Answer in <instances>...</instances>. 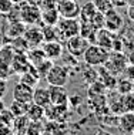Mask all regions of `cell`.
<instances>
[{
    "label": "cell",
    "instance_id": "6da1fadb",
    "mask_svg": "<svg viewBox=\"0 0 134 135\" xmlns=\"http://www.w3.org/2000/svg\"><path fill=\"white\" fill-rule=\"evenodd\" d=\"M110 53L108 50L103 49V47L97 46V44H90L87 47V50L83 54V60L84 63L90 65V67H99V65H104L107 63Z\"/></svg>",
    "mask_w": 134,
    "mask_h": 135
},
{
    "label": "cell",
    "instance_id": "7a4b0ae2",
    "mask_svg": "<svg viewBox=\"0 0 134 135\" xmlns=\"http://www.w3.org/2000/svg\"><path fill=\"white\" fill-rule=\"evenodd\" d=\"M19 6V17L20 21H23L26 26H31V24H41V10L39 4L30 2H24Z\"/></svg>",
    "mask_w": 134,
    "mask_h": 135
},
{
    "label": "cell",
    "instance_id": "3957f363",
    "mask_svg": "<svg viewBox=\"0 0 134 135\" xmlns=\"http://www.w3.org/2000/svg\"><path fill=\"white\" fill-rule=\"evenodd\" d=\"M59 31V40H67L73 36L80 34V19H68V17H60V20L56 24Z\"/></svg>",
    "mask_w": 134,
    "mask_h": 135
},
{
    "label": "cell",
    "instance_id": "277c9868",
    "mask_svg": "<svg viewBox=\"0 0 134 135\" xmlns=\"http://www.w3.org/2000/svg\"><path fill=\"white\" fill-rule=\"evenodd\" d=\"M70 78V71L66 65H54L50 68V71L46 74L44 80L49 85H66Z\"/></svg>",
    "mask_w": 134,
    "mask_h": 135
},
{
    "label": "cell",
    "instance_id": "5b68a950",
    "mask_svg": "<svg viewBox=\"0 0 134 135\" xmlns=\"http://www.w3.org/2000/svg\"><path fill=\"white\" fill-rule=\"evenodd\" d=\"M89 46H90V41L80 34L73 36V37L66 40V49H67L68 54L76 58L83 57V54H84V51L87 50Z\"/></svg>",
    "mask_w": 134,
    "mask_h": 135
},
{
    "label": "cell",
    "instance_id": "8992f818",
    "mask_svg": "<svg viewBox=\"0 0 134 135\" xmlns=\"http://www.w3.org/2000/svg\"><path fill=\"white\" fill-rule=\"evenodd\" d=\"M123 26H124V19H123V16L117 12L115 7L104 14V27H106L107 30H110L111 33L117 34V33L123 28Z\"/></svg>",
    "mask_w": 134,
    "mask_h": 135
},
{
    "label": "cell",
    "instance_id": "52a82bcc",
    "mask_svg": "<svg viewBox=\"0 0 134 135\" xmlns=\"http://www.w3.org/2000/svg\"><path fill=\"white\" fill-rule=\"evenodd\" d=\"M57 12L60 17L76 19L80 14V6L76 0H57Z\"/></svg>",
    "mask_w": 134,
    "mask_h": 135
},
{
    "label": "cell",
    "instance_id": "ba28073f",
    "mask_svg": "<svg viewBox=\"0 0 134 135\" xmlns=\"http://www.w3.org/2000/svg\"><path fill=\"white\" fill-rule=\"evenodd\" d=\"M33 91H34L33 87L26 85L23 83H17L13 88V93H12L13 100L30 104V103H33Z\"/></svg>",
    "mask_w": 134,
    "mask_h": 135
},
{
    "label": "cell",
    "instance_id": "9c48e42d",
    "mask_svg": "<svg viewBox=\"0 0 134 135\" xmlns=\"http://www.w3.org/2000/svg\"><path fill=\"white\" fill-rule=\"evenodd\" d=\"M23 37L27 41L29 47H39L43 43V34L41 28L37 24H31V26H26L23 33Z\"/></svg>",
    "mask_w": 134,
    "mask_h": 135
},
{
    "label": "cell",
    "instance_id": "30bf717a",
    "mask_svg": "<svg viewBox=\"0 0 134 135\" xmlns=\"http://www.w3.org/2000/svg\"><path fill=\"white\" fill-rule=\"evenodd\" d=\"M41 49L44 56L50 60H57L63 56V44L60 40H52V41H43Z\"/></svg>",
    "mask_w": 134,
    "mask_h": 135
},
{
    "label": "cell",
    "instance_id": "8fae6325",
    "mask_svg": "<svg viewBox=\"0 0 134 135\" xmlns=\"http://www.w3.org/2000/svg\"><path fill=\"white\" fill-rule=\"evenodd\" d=\"M50 100L54 105H67L68 94L66 91V85H49Z\"/></svg>",
    "mask_w": 134,
    "mask_h": 135
},
{
    "label": "cell",
    "instance_id": "7c38bea8",
    "mask_svg": "<svg viewBox=\"0 0 134 135\" xmlns=\"http://www.w3.org/2000/svg\"><path fill=\"white\" fill-rule=\"evenodd\" d=\"M113 41H114V33H111L110 30H107L106 27L99 28V30H97L94 44L103 47V49H106V50H111V47H113Z\"/></svg>",
    "mask_w": 134,
    "mask_h": 135
},
{
    "label": "cell",
    "instance_id": "4fadbf2b",
    "mask_svg": "<svg viewBox=\"0 0 134 135\" xmlns=\"http://www.w3.org/2000/svg\"><path fill=\"white\" fill-rule=\"evenodd\" d=\"M117 127L121 132L133 134V131H134V112L133 111L121 112L120 117L117 118Z\"/></svg>",
    "mask_w": 134,
    "mask_h": 135
},
{
    "label": "cell",
    "instance_id": "5bb4252c",
    "mask_svg": "<svg viewBox=\"0 0 134 135\" xmlns=\"http://www.w3.org/2000/svg\"><path fill=\"white\" fill-rule=\"evenodd\" d=\"M30 67H31V64H30V61H29L26 53H16L14 54V58L12 61L13 74H19L20 75L21 73L27 71Z\"/></svg>",
    "mask_w": 134,
    "mask_h": 135
},
{
    "label": "cell",
    "instance_id": "9a60e30c",
    "mask_svg": "<svg viewBox=\"0 0 134 135\" xmlns=\"http://www.w3.org/2000/svg\"><path fill=\"white\" fill-rule=\"evenodd\" d=\"M33 103L41 105V107H44V108L47 107V105L52 104L49 88H46V87H34V91H33Z\"/></svg>",
    "mask_w": 134,
    "mask_h": 135
},
{
    "label": "cell",
    "instance_id": "2e32d148",
    "mask_svg": "<svg viewBox=\"0 0 134 135\" xmlns=\"http://www.w3.org/2000/svg\"><path fill=\"white\" fill-rule=\"evenodd\" d=\"M19 78H20V83L26 84V85H30V87H33V88H34V87H37L39 81H40V75L37 74L34 65H31L27 71L21 73Z\"/></svg>",
    "mask_w": 134,
    "mask_h": 135
},
{
    "label": "cell",
    "instance_id": "e0dca14e",
    "mask_svg": "<svg viewBox=\"0 0 134 135\" xmlns=\"http://www.w3.org/2000/svg\"><path fill=\"white\" fill-rule=\"evenodd\" d=\"M24 28H26V24L23 21L17 20V21H9V26L6 27V33L4 36L9 38H14L19 37V36H23Z\"/></svg>",
    "mask_w": 134,
    "mask_h": 135
},
{
    "label": "cell",
    "instance_id": "ac0fdd59",
    "mask_svg": "<svg viewBox=\"0 0 134 135\" xmlns=\"http://www.w3.org/2000/svg\"><path fill=\"white\" fill-rule=\"evenodd\" d=\"M40 10H41V24H52V26H56L57 21L60 20V14L57 12V7L40 9Z\"/></svg>",
    "mask_w": 134,
    "mask_h": 135
},
{
    "label": "cell",
    "instance_id": "d6986e66",
    "mask_svg": "<svg viewBox=\"0 0 134 135\" xmlns=\"http://www.w3.org/2000/svg\"><path fill=\"white\" fill-rule=\"evenodd\" d=\"M26 115L30 121H41L46 115V109H44V107H41V105H39V104L30 103Z\"/></svg>",
    "mask_w": 134,
    "mask_h": 135
},
{
    "label": "cell",
    "instance_id": "ffe728a7",
    "mask_svg": "<svg viewBox=\"0 0 134 135\" xmlns=\"http://www.w3.org/2000/svg\"><path fill=\"white\" fill-rule=\"evenodd\" d=\"M14 49L12 44H3L0 47V65H12V61L14 58Z\"/></svg>",
    "mask_w": 134,
    "mask_h": 135
},
{
    "label": "cell",
    "instance_id": "44dd1931",
    "mask_svg": "<svg viewBox=\"0 0 134 135\" xmlns=\"http://www.w3.org/2000/svg\"><path fill=\"white\" fill-rule=\"evenodd\" d=\"M96 33L97 28L90 21H80V36L87 38L90 44H94V41H96Z\"/></svg>",
    "mask_w": 134,
    "mask_h": 135
},
{
    "label": "cell",
    "instance_id": "7402d4cb",
    "mask_svg": "<svg viewBox=\"0 0 134 135\" xmlns=\"http://www.w3.org/2000/svg\"><path fill=\"white\" fill-rule=\"evenodd\" d=\"M29 122H30V119L27 118V115L14 117L13 124H12V132H14V134H26Z\"/></svg>",
    "mask_w": 134,
    "mask_h": 135
},
{
    "label": "cell",
    "instance_id": "603a6c76",
    "mask_svg": "<svg viewBox=\"0 0 134 135\" xmlns=\"http://www.w3.org/2000/svg\"><path fill=\"white\" fill-rule=\"evenodd\" d=\"M26 54H27V58H29V61H30L31 65H37L39 63H41L44 58H47L40 46L39 47H30L26 51Z\"/></svg>",
    "mask_w": 134,
    "mask_h": 135
},
{
    "label": "cell",
    "instance_id": "cb8c5ba5",
    "mask_svg": "<svg viewBox=\"0 0 134 135\" xmlns=\"http://www.w3.org/2000/svg\"><path fill=\"white\" fill-rule=\"evenodd\" d=\"M96 13H97V9H96V6H94V3L90 0V2H87L86 4H83L80 7L78 19H80V21H91L93 16Z\"/></svg>",
    "mask_w": 134,
    "mask_h": 135
},
{
    "label": "cell",
    "instance_id": "d4e9b609",
    "mask_svg": "<svg viewBox=\"0 0 134 135\" xmlns=\"http://www.w3.org/2000/svg\"><path fill=\"white\" fill-rule=\"evenodd\" d=\"M41 34H43V41H52V40H59V31H57L56 26L52 24H43Z\"/></svg>",
    "mask_w": 134,
    "mask_h": 135
},
{
    "label": "cell",
    "instance_id": "484cf974",
    "mask_svg": "<svg viewBox=\"0 0 134 135\" xmlns=\"http://www.w3.org/2000/svg\"><path fill=\"white\" fill-rule=\"evenodd\" d=\"M27 108H29V104H26V103H21V101H16V100H13V103L9 105V109L12 111V114H13L14 117H19V115H26Z\"/></svg>",
    "mask_w": 134,
    "mask_h": 135
},
{
    "label": "cell",
    "instance_id": "4316f807",
    "mask_svg": "<svg viewBox=\"0 0 134 135\" xmlns=\"http://www.w3.org/2000/svg\"><path fill=\"white\" fill-rule=\"evenodd\" d=\"M52 67H53V60H50V58H44L41 63L34 65V68H36V71H37V74L40 75V78H44L46 74L50 71Z\"/></svg>",
    "mask_w": 134,
    "mask_h": 135
},
{
    "label": "cell",
    "instance_id": "83f0119b",
    "mask_svg": "<svg viewBox=\"0 0 134 135\" xmlns=\"http://www.w3.org/2000/svg\"><path fill=\"white\" fill-rule=\"evenodd\" d=\"M27 135H40L44 134V124H41V121H30L26 131Z\"/></svg>",
    "mask_w": 134,
    "mask_h": 135
},
{
    "label": "cell",
    "instance_id": "f1b7e54d",
    "mask_svg": "<svg viewBox=\"0 0 134 135\" xmlns=\"http://www.w3.org/2000/svg\"><path fill=\"white\" fill-rule=\"evenodd\" d=\"M121 107H123V112L134 111V94H131V93L123 94V97H121Z\"/></svg>",
    "mask_w": 134,
    "mask_h": 135
},
{
    "label": "cell",
    "instance_id": "f546056e",
    "mask_svg": "<svg viewBox=\"0 0 134 135\" xmlns=\"http://www.w3.org/2000/svg\"><path fill=\"white\" fill-rule=\"evenodd\" d=\"M94 3V6H96V9L101 12L103 14H106L107 12H110L111 9H114L113 3H111V0H91Z\"/></svg>",
    "mask_w": 134,
    "mask_h": 135
},
{
    "label": "cell",
    "instance_id": "4dcf8cb0",
    "mask_svg": "<svg viewBox=\"0 0 134 135\" xmlns=\"http://www.w3.org/2000/svg\"><path fill=\"white\" fill-rule=\"evenodd\" d=\"M133 81H130V80H121V81H117L115 83V87H117V90H118V93L121 94H128V93H131V90H133Z\"/></svg>",
    "mask_w": 134,
    "mask_h": 135
},
{
    "label": "cell",
    "instance_id": "1f68e13d",
    "mask_svg": "<svg viewBox=\"0 0 134 135\" xmlns=\"http://www.w3.org/2000/svg\"><path fill=\"white\" fill-rule=\"evenodd\" d=\"M0 119H2V121L4 122L7 127H10V128H12V124H13L14 115L12 114V111H10L9 108H4L2 112H0Z\"/></svg>",
    "mask_w": 134,
    "mask_h": 135
},
{
    "label": "cell",
    "instance_id": "d6a6232c",
    "mask_svg": "<svg viewBox=\"0 0 134 135\" xmlns=\"http://www.w3.org/2000/svg\"><path fill=\"white\" fill-rule=\"evenodd\" d=\"M90 23H91L93 26L97 28V30H99V28H103L104 27V14L97 10V13L93 16V19H91Z\"/></svg>",
    "mask_w": 134,
    "mask_h": 135
},
{
    "label": "cell",
    "instance_id": "836d02e7",
    "mask_svg": "<svg viewBox=\"0 0 134 135\" xmlns=\"http://www.w3.org/2000/svg\"><path fill=\"white\" fill-rule=\"evenodd\" d=\"M14 6L16 4L13 3V0H0V13H2L3 16H6Z\"/></svg>",
    "mask_w": 134,
    "mask_h": 135
},
{
    "label": "cell",
    "instance_id": "e575fe53",
    "mask_svg": "<svg viewBox=\"0 0 134 135\" xmlns=\"http://www.w3.org/2000/svg\"><path fill=\"white\" fill-rule=\"evenodd\" d=\"M12 74H13L12 65H0V78L7 80Z\"/></svg>",
    "mask_w": 134,
    "mask_h": 135
},
{
    "label": "cell",
    "instance_id": "d590c367",
    "mask_svg": "<svg viewBox=\"0 0 134 135\" xmlns=\"http://www.w3.org/2000/svg\"><path fill=\"white\" fill-rule=\"evenodd\" d=\"M7 93V80L0 78V98H3Z\"/></svg>",
    "mask_w": 134,
    "mask_h": 135
},
{
    "label": "cell",
    "instance_id": "8d00e7d4",
    "mask_svg": "<svg viewBox=\"0 0 134 135\" xmlns=\"http://www.w3.org/2000/svg\"><path fill=\"white\" fill-rule=\"evenodd\" d=\"M113 6L115 9H121V7H127V0H111Z\"/></svg>",
    "mask_w": 134,
    "mask_h": 135
},
{
    "label": "cell",
    "instance_id": "74e56055",
    "mask_svg": "<svg viewBox=\"0 0 134 135\" xmlns=\"http://www.w3.org/2000/svg\"><path fill=\"white\" fill-rule=\"evenodd\" d=\"M127 17L134 21V4H127Z\"/></svg>",
    "mask_w": 134,
    "mask_h": 135
},
{
    "label": "cell",
    "instance_id": "f35d334b",
    "mask_svg": "<svg viewBox=\"0 0 134 135\" xmlns=\"http://www.w3.org/2000/svg\"><path fill=\"white\" fill-rule=\"evenodd\" d=\"M127 63L131 64V67H134V50L133 51H130V54L127 56Z\"/></svg>",
    "mask_w": 134,
    "mask_h": 135
},
{
    "label": "cell",
    "instance_id": "ab89813d",
    "mask_svg": "<svg viewBox=\"0 0 134 135\" xmlns=\"http://www.w3.org/2000/svg\"><path fill=\"white\" fill-rule=\"evenodd\" d=\"M4 43H6V36H4L3 31H0V47L4 44Z\"/></svg>",
    "mask_w": 134,
    "mask_h": 135
},
{
    "label": "cell",
    "instance_id": "60d3db41",
    "mask_svg": "<svg viewBox=\"0 0 134 135\" xmlns=\"http://www.w3.org/2000/svg\"><path fill=\"white\" fill-rule=\"evenodd\" d=\"M4 108H6V104H4V101H3V98H0V112H2Z\"/></svg>",
    "mask_w": 134,
    "mask_h": 135
},
{
    "label": "cell",
    "instance_id": "b9f144b4",
    "mask_svg": "<svg viewBox=\"0 0 134 135\" xmlns=\"http://www.w3.org/2000/svg\"><path fill=\"white\" fill-rule=\"evenodd\" d=\"M24 2H27V0H13L14 4H21V3H24Z\"/></svg>",
    "mask_w": 134,
    "mask_h": 135
},
{
    "label": "cell",
    "instance_id": "7bdbcfd3",
    "mask_svg": "<svg viewBox=\"0 0 134 135\" xmlns=\"http://www.w3.org/2000/svg\"><path fill=\"white\" fill-rule=\"evenodd\" d=\"M127 4H134V0H127Z\"/></svg>",
    "mask_w": 134,
    "mask_h": 135
},
{
    "label": "cell",
    "instance_id": "ee69618b",
    "mask_svg": "<svg viewBox=\"0 0 134 135\" xmlns=\"http://www.w3.org/2000/svg\"><path fill=\"white\" fill-rule=\"evenodd\" d=\"M2 17H3V14H2V13H0V20H2Z\"/></svg>",
    "mask_w": 134,
    "mask_h": 135
},
{
    "label": "cell",
    "instance_id": "f6af8a7d",
    "mask_svg": "<svg viewBox=\"0 0 134 135\" xmlns=\"http://www.w3.org/2000/svg\"><path fill=\"white\" fill-rule=\"evenodd\" d=\"M133 134H134V131H133Z\"/></svg>",
    "mask_w": 134,
    "mask_h": 135
},
{
    "label": "cell",
    "instance_id": "bcb514c9",
    "mask_svg": "<svg viewBox=\"0 0 134 135\" xmlns=\"http://www.w3.org/2000/svg\"><path fill=\"white\" fill-rule=\"evenodd\" d=\"M133 112H134V111H133Z\"/></svg>",
    "mask_w": 134,
    "mask_h": 135
}]
</instances>
